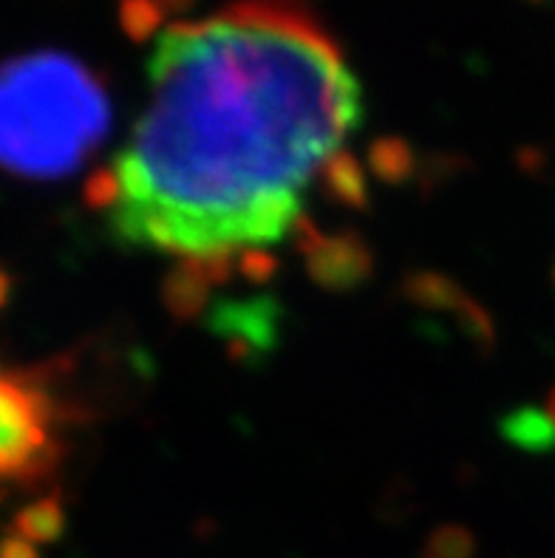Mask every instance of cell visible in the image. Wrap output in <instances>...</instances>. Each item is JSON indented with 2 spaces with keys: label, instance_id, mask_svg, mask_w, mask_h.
<instances>
[{
  "label": "cell",
  "instance_id": "3957f363",
  "mask_svg": "<svg viewBox=\"0 0 555 558\" xmlns=\"http://www.w3.org/2000/svg\"><path fill=\"white\" fill-rule=\"evenodd\" d=\"M63 451V420L40 377L0 361V488L35 485Z\"/></svg>",
  "mask_w": 555,
  "mask_h": 558
},
{
  "label": "cell",
  "instance_id": "7a4b0ae2",
  "mask_svg": "<svg viewBox=\"0 0 555 558\" xmlns=\"http://www.w3.org/2000/svg\"><path fill=\"white\" fill-rule=\"evenodd\" d=\"M111 122L92 69L63 51L0 63V168L49 179L77 170Z\"/></svg>",
  "mask_w": 555,
  "mask_h": 558
},
{
  "label": "cell",
  "instance_id": "6da1fadb",
  "mask_svg": "<svg viewBox=\"0 0 555 558\" xmlns=\"http://www.w3.org/2000/svg\"><path fill=\"white\" fill-rule=\"evenodd\" d=\"M360 125V85L301 0H232L159 28L148 94L92 202L128 247L193 272L267 258Z\"/></svg>",
  "mask_w": 555,
  "mask_h": 558
}]
</instances>
